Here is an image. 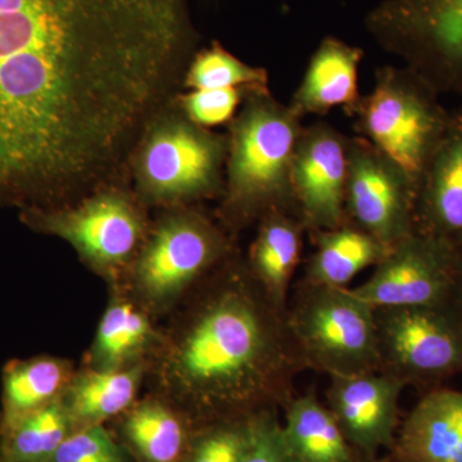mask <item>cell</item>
<instances>
[{
  "mask_svg": "<svg viewBox=\"0 0 462 462\" xmlns=\"http://www.w3.org/2000/svg\"><path fill=\"white\" fill-rule=\"evenodd\" d=\"M181 38L176 0H0V206H65L112 175Z\"/></svg>",
  "mask_w": 462,
  "mask_h": 462,
  "instance_id": "6da1fadb",
  "label": "cell"
},
{
  "mask_svg": "<svg viewBox=\"0 0 462 462\" xmlns=\"http://www.w3.org/2000/svg\"><path fill=\"white\" fill-rule=\"evenodd\" d=\"M156 349L158 385L196 430L284 410L307 370L287 314L236 254L190 291Z\"/></svg>",
  "mask_w": 462,
  "mask_h": 462,
  "instance_id": "7a4b0ae2",
  "label": "cell"
},
{
  "mask_svg": "<svg viewBox=\"0 0 462 462\" xmlns=\"http://www.w3.org/2000/svg\"><path fill=\"white\" fill-rule=\"evenodd\" d=\"M300 121L270 91H248L227 139L223 218L230 230L260 221L275 209L300 216L291 173Z\"/></svg>",
  "mask_w": 462,
  "mask_h": 462,
  "instance_id": "3957f363",
  "label": "cell"
},
{
  "mask_svg": "<svg viewBox=\"0 0 462 462\" xmlns=\"http://www.w3.org/2000/svg\"><path fill=\"white\" fill-rule=\"evenodd\" d=\"M438 96L409 67L385 66L376 71L372 93L348 112L358 136L400 166L416 191L452 117Z\"/></svg>",
  "mask_w": 462,
  "mask_h": 462,
  "instance_id": "277c9868",
  "label": "cell"
},
{
  "mask_svg": "<svg viewBox=\"0 0 462 462\" xmlns=\"http://www.w3.org/2000/svg\"><path fill=\"white\" fill-rule=\"evenodd\" d=\"M287 322L307 370L329 376L379 372L375 307L348 288L300 279L291 288Z\"/></svg>",
  "mask_w": 462,
  "mask_h": 462,
  "instance_id": "5b68a950",
  "label": "cell"
},
{
  "mask_svg": "<svg viewBox=\"0 0 462 462\" xmlns=\"http://www.w3.org/2000/svg\"><path fill=\"white\" fill-rule=\"evenodd\" d=\"M233 254L226 234L206 216L176 211L161 220L134 260V291L143 309L163 311Z\"/></svg>",
  "mask_w": 462,
  "mask_h": 462,
  "instance_id": "8992f818",
  "label": "cell"
},
{
  "mask_svg": "<svg viewBox=\"0 0 462 462\" xmlns=\"http://www.w3.org/2000/svg\"><path fill=\"white\" fill-rule=\"evenodd\" d=\"M379 372L422 392L462 374V315L452 302L378 307Z\"/></svg>",
  "mask_w": 462,
  "mask_h": 462,
  "instance_id": "52a82bcc",
  "label": "cell"
},
{
  "mask_svg": "<svg viewBox=\"0 0 462 462\" xmlns=\"http://www.w3.org/2000/svg\"><path fill=\"white\" fill-rule=\"evenodd\" d=\"M366 23L438 94H462V0H385Z\"/></svg>",
  "mask_w": 462,
  "mask_h": 462,
  "instance_id": "ba28073f",
  "label": "cell"
},
{
  "mask_svg": "<svg viewBox=\"0 0 462 462\" xmlns=\"http://www.w3.org/2000/svg\"><path fill=\"white\" fill-rule=\"evenodd\" d=\"M227 141L187 116L162 117L148 127L135 173L143 196L180 203L214 196L221 189Z\"/></svg>",
  "mask_w": 462,
  "mask_h": 462,
  "instance_id": "9c48e42d",
  "label": "cell"
},
{
  "mask_svg": "<svg viewBox=\"0 0 462 462\" xmlns=\"http://www.w3.org/2000/svg\"><path fill=\"white\" fill-rule=\"evenodd\" d=\"M20 215L32 230L66 240L106 278H116L142 248V214L123 191L102 190L76 206L25 208Z\"/></svg>",
  "mask_w": 462,
  "mask_h": 462,
  "instance_id": "30bf717a",
  "label": "cell"
},
{
  "mask_svg": "<svg viewBox=\"0 0 462 462\" xmlns=\"http://www.w3.org/2000/svg\"><path fill=\"white\" fill-rule=\"evenodd\" d=\"M416 188L406 172L361 136L348 139L346 215L391 249L415 233Z\"/></svg>",
  "mask_w": 462,
  "mask_h": 462,
  "instance_id": "8fae6325",
  "label": "cell"
},
{
  "mask_svg": "<svg viewBox=\"0 0 462 462\" xmlns=\"http://www.w3.org/2000/svg\"><path fill=\"white\" fill-rule=\"evenodd\" d=\"M458 257L457 249L415 231L391 248L369 281L348 289L375 309L451 302Z\"/></svg>",
  "mask_w": 462,
  "mask_h": 462,
  "instance_id": "7c38bea8",
  "label": "cell"
},
{
  "mask_svg": "<svg viewBox=\"0 0 462 462\" xmlns=\"http://www.w3.org/2000/svg\"><path fill=\"white\" fill-rule=\"evenodd\" d=\"M348 138L324 123L303 127L291 161V189L307 231L348 223L346 181Z\"/></svg>",
  "mask_w": 462,
  "mask_h": 462,
  "instance_id": "4fadbf2b",
  "label": "cell"
},
{
  "mask_svg": "<svg viewBox=\"0 0 462 462\" xmlns=\"http://www.w3.org/2000/svg\"><path fill=\"white\" fill-rule=\"evenodd\" d=\"M406 388L383 373L330 376L327 406L343 436L366 462L391 451L400 428V398Z\"/></svg>",
  "mask_w": 462,
  "mask_h": 462,
  "instance_id": "5bb4252c",
  "label": "cell"
},
{
  "mask_svg": "<svg viewBox=\"0 0 462 462\" xmlns=\"http://www.w3.org/2000/svg\"><path fill=\"white\" fill-rule=\"evenodd\" d=\"M415 231L462 251V111L452 114L419 182Z\"/></svg>",
  "mask_w": 462,
  "mask_h": 462,
  "instance_id": "9a60e30c",
  "label": "cell"
},
{
  "mask_svg": "<svg viewBox=\"0 0 462 462\" xmlns=\"http://www.w3.org/2000/svg\"><path fill=\"white\" fill-rule=\"evenodd\" d=\"M382 462H462V392L443 387L422 394Z\"/></svg>",
  "mask_w": 462,
  "mask_h": 462,
  "instance_id": "2e32d148",
  "label": "cell"
},
{
  "mask_svg": "<svg viewBox=\"0 0 462 462\" xmlns=\"http://www.w3.org/2000/svg\"><path fill=\"white\" fill-rule=\"evenodd\" d=\"M363 58L361 48L331 36L325 38L312 54L302 83L289 106L300 117L325 115L339 106L348 114L361 97L358 67Z\"/></svg>",
  "mask_w": 462,
  "mask_h": 462,
  "instance_id": "e0dca14e",
  "label": "cell"
},
{
  "mask_svg": "<svg viewBox=\"0 0 462 462\" xmlns=\"http://www.w3.org/2000/svg\"><path fill=\"white\" fill-rule=\"evenodd\" d=\"M306 231L300 216L275 209L258 221L256 239L245 261L254 281L284 314Z\"/></svg>",
  "mask_w": 462,
  "mask_h": 462,
  "instance_id": "ac0fdd59",
  "label": "cell"
},
{
  "mask_svg": "<svg viewBox=\"0 0 462 462\" xmlns=\"http://www.w3.org/2000/svg\"><path fill=\"white\" fill-rule=\"evenodd\" d=\"M143 363L123 369H88L74 374L62 400L74 430L102 425L132 407L144 375Z\"/></svg>",
  "mask_w": 462,
  "mask_h": 462,
  "instance_id": "d6986e66",
  "label": "cell"
},
{
  "mask_svg": "<svg viewBox=\"0 0 462 462\" xmlns=\"http://www.w3.org/2000/svg\"><path fill=\"white\" fill-rule=\"evenodd\" d=\"M315 251L307 261L302 279L312 284L346 288L361 272L376 266L391 249L355 225L331 230L309 231Z\"/></svg>",
  "mask_w": 462,
  "mask_h": 462,
  "instance_id": "ffe728a7",
  "label": "cell"
},
{
  "mask_svg": "<svg viewBox=\"0 0 462 462\" xmlns=\"http://www.w3.org/2000/svg\"><path fill=\"white\" fill-rule=\"evenodd\" d=\"M161 337L142 306L115 296L102 316L91 346L90 369H123L142 363Z\"/></svg>",
  "mask_w": 462,
  "mask_h": 462,
  "instance_id": "44dd1931",
  "label": "cell"
},
{
  "mask_svg": "<svg viewBox=\"0 0 462 462\" xmlns=\"http://www.w3.org/2000/svg\"><path fill=\"white\" fill-rule=\"evenodd\" d=\"M284 434L302 462H366L346 442L338 422L314 389L284 407Z\"/></svg>",
  "mask_w": 462,
  "mask_h": 462,
  "instance_id": "7402d4cb",
  "label": "cell"
},
{
  "mask_svg": "<svg viewBox=\"0 0 462 462\" xmlns=\"http://www.w3.org/2000/svg\"><path fill=\"white\" fill-rule=\"evenodd\" d=\"M74 376L71 365L51 356L14 360L3 369V431L58 398Z\"/></svg>",
  "mask_w": 462,
  "mask_h": 462,
  "instance_id": "603a6c76",
  "label": "cell"
},
{
  "mask_svg": "<svg viewBox=\"0 0 462 462\" xmlns=\"http://www.w3.org/2000/svg\"><path fill=\"white\" fill-rule=\"evenodd\" d=\"M181 412L157 400L136 404L127 413L124 433L145 462H181L193 434Z\"/></svg>",
  "mask_w": 462,
  "mask_h": 462,
  "instance_id": "cb8c5ba5",
  "label": "cell"
},
{
  "mask_svg": "<svg viewBox=\"0 0 462 462\" xmlns=\"http://www.w3.org/2000/svg\"><path fill=\"white\" fill-rule=\"evenodd\" d=\"M72 431L65 404L58 398L3 431L5 462H47Z\"/></svg>",
  "mask_w": 462,
  "mask_h": 462,
  "instance_id": "d4e9b609",
  "label": "cell"
},
{
  "mask_svg": "<svg viewBox=\"0 0 462 462\" xmlns=\"http://www.w3.org/2000/svg\"><path fill=\"white\" fill-rule=\"evenodd\" d=\"M185 85L196 90L239 88L249 91H269V75L264 69L245 65L215 42L191 63Z\"/></svg>",
  "mask_w": 462,
  "mask_h": 462,
  "instance_id": "484cf974",
  "label": "cell"
},
{
  "mask_svg": "<svg viewBox=\"0 0 462 462\" xmlns=\"http://www.w3.org/2000/svg\"><path fill=\"white\" fill-rule=\"evenodd\" d=\"M254 419L217 421L197 428L181 462H242L251 443Z\"/></svg>",
  "mask_w": 462,
  "mask_h": 462,
  "instance_id": "4316f807",
  "label": "cell"
},
{
  "mask_svg": "<svg viewBox=\"0 0 462 462\" xmlns=\"http://www.w3.org/2000/svg\"><path fill=\"white\" fill-rule=\"evenodd\" d=\"M47 462H125V455L102 425H94L72 431Z\"/></svg>",
  "mask_w": 462,
  "mask_h": 462,
  "instance_id": "83f0119b",
  "label": "cell"
},
{
  "mask_svg": "<svg viewBox=\"0 0 462 462\" xmlns=\"http://www.w3.org/2000/svg\"><path fill=\"white\" fill-rule=\"evenodd\" d=\"M242 462H302L289 446L278 411L254 416L251 443Z\"/></svg>",
  "mask_w": 462,
  "mask_h": 462,
  "instance_id": "f1b7e54d",
  "label": "cell"
},
{
  "mask_svg": "<svg viewBox=\"0 0 462 462\" xmlns=\"http://www.w3.org/2000/svg\"><path fill=\"white\" fill-rule=\"evenodd\" d=\"M239 88L197 90L181 99L184 115L199 126H215L227 123L236 114L242 94Z\"/></svg>",
  "mask_w": 462,
  "mask_h": 462,
  "instance_id": "f546056e",
  "label": "cell"
},
{
  "mask_svg": "<svg viewBox=\"0 0 462 462\" xmlns=\"http://www.w3.org/2000/svg\"><path fill=\"white\" fill-rule=\"evenodd\" d=\"M451 302L462 315V251L460 252V257H458L457 273H456L455 288Z\"/></svg>",
  "mask_w": 462,
  "mask_h": 462,
  "instance_id": "4dcf8cb0",
  "label": "cell"
},
{
  "mask_svg": "<svg viewBox=\"0 0 462 462\" xmlns=\"http://www.w3.org/2000/svg\"><path fill=\"white\" fill-rule=\"evenodd\" d=\"M378 462H382V460H379Z\"/></svg>",
  "mask_w": 462,
  "mask_h": 462,
  "instance_id": "1f68e13d",
  "label": "cell"
}]
</instances>
